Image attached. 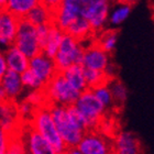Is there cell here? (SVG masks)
<instances>
[{"mask_svg":"<svg viewBox=\"0 0 154 154\" xmlns=\"http://www.w3.org/2000/svg\"><path fill=\"white\" fill-rule=\"evenodd\" d=\"M85 78L88 89H95L97 87L108 85V83L112 79V77H110L106 72L94 71L88 68H85Z\"/></svg>","mask_w":154,"mask_h":154,"instance_id":"cell-23","label":"cell"},{"mask_svg":"<svg viewBox=\"0 0 154 154\" xmlns=\"http://www.w3.org/2000/svg\"><path fill=\"white\" fill-rule=\"evenodd\" d=\"M13 46L22 52L29 60H32L33 57L41 54L42 50L38 43L36 26L31 24L26 19H20Z\"/></svg>","mask_w":154,"mask_h":154,"instance_id":"cell-6","label":"cell"},{"mask_svg":"<svg viewBox=\"0 0 154 154\" xmlns=\"http://www.w3.org/2000/svg\"><path fill=\"white\" fill-rule=\"evenodd\" d=\"M50 110L56 129L65 145L67 148H77L86 132L73 121L67 111V107L52 105Z\"/></svg>","mask_w":154,"mask_h":154,"instance_id":"cell-2","label":"cell"},{"mask_svg":"<svg viewBox=\"0 0 154 154\" xmlns=\"http://www.w3.org/2000/svg\"><path fill=\"white\" fill-rule=\"evenodd\" d=\"M132 6L129 2L119 3V5L115 6V8L110 11L109 18H108V23L111 26H113V28L119 26L128 19V17L130 16Z\"/></svg>","mask_w":154,"mask_h":154,"instance_id":"cell-22","label":"cell"},{"mask_svg":"<svg viewBox=\"0 0 154 154\" xmlns=\"http://www.w3.org/2000/svg\"><path fill=\"white\" fill-rule=\"evenodd\" d=\"M8 71V65H7L6 57H5V54L0 53V84H1V80H2L3 76Z\"/></svg>","mask_w":154,"mask_h":154,"instance_id":"cell-28","label":"cell"},{"mask_svg":"<svg viewBox=\"0 0 154 154\" xmlns=\"http://www.w3.org/2000/svg\"><path fill=\"white\" fill-rule=\"evenodd\" d=\"M8 69L22 75L30 67V60L14 46H10L5 53Z\"/></svg>","mask_w":154,"mask_h":154,"instance_id":"cell-15","label":"cell"},{"mask_svg":"<svg viewBox=\"0 0 154 154\" xmlns=\"http://www.w3.org/2000/svg\"><path fill=\"white\" fill-rule=\"evenodd\" d=\"M64 34L65 33L57 26H55L54 23H51V29H50V33H48V41L42 50V53L46 55L48 58L54 60L58 50H60Z\"/></svg>","mask_w":154,"mask_h":154,"instance_id":"cell-18","label":"cell"},{"mask_svg":"<svg viewBox=\"0 0 154 154\" xmlns=\"http://www.w3.org/2000/svg\"><path fill=\"white\" fill-rule=\"evenodd\" d=\"M65 33L69 34V35H72L73 38H76L77 41L83 43V41L91 38V35L95 32H94L90 23L86 19H84L83 17H80L75 22H73L71 26H68V29L66 30Z\"/></svg>","mask_w":154,"mask_h":154,"instance_id":"cell-20","label":"cell"},{"mask_svg":"<svg viewBox=\"0 0 154 154\" xmlns=\"http://www.w3.org/2000/svg\"><path fill=\"white\" fill-rule=\"evenodd\" d=\"M23 125L24 123H21L6 132L7 148L5 154H26V142L23 139Z\"/></svg>","mask_w":154,"mask_h":154,"instance_id":"cell-14","label":"cell"},{"mask_svg":"<svg viewBox=\"0 0 154 154\" xmlns=\"http://www.w3.org/2000/svg\"><path fill=\"white\" fill-rule=\"evenodd\" d=\"M75 107L86 120L88 131H97V128L101 125L107 109L98 100L93 90L87 89L80 94Z\"/></svg>","mask_w":154,"mask_h":154,"instance_id":"cell-4","label":"cell"},{"mask_svg":"<svg viewBox=\"0 0 154 154\" xmlns=\"http://www.w3.org/2000/svg\"><path fill=\"white\" fill-rule=\"evenodd\" d=\"M5 5H6V1H3V0H0V11L5 8Z\"/></svg>","mask_w":154,"mask_h":154,"instance_id":"cell-32","label":"cell"},{"mask_svg":"<svg viewBox=\"0 0 154 154\" xmlns=\"http://www.w3.org/2000/svg\"><path fill=\"white\" fill-rule=\"evenodd\" d=\"M45 96L50 105L71 107L74 106L80 96V93L71 86L64 75L57 72L44 88Z\"/></svg>","mask_w":154,"mask_h":154,"instance_id":"cell-3","label":"cell"},{"mask_svg":"<svg viewBox=\"0 0 154 154\" xmlns=\"http://www.w3.org/2000/svg\"><path fill=\"white\" fill-rule=\"evenodd\" d=\"M8 101H11V100L8 98L6 91L3 89V87L0 85V103H8Z\"/></svg>","mask_w":154,"mask_h":154,"instance_id":"cell-30","label":"cell"},{"mask_svg":"<svg viewBox=\"0 0 154 154\" xmlns=\"http://www.w3.org/2000/svg\"><path fill=\"white\" fill-rule=\"evenodd\" d=\"M62 74L64 75L68 83L71 84V86L80 94L88 89L86 78H85V68L83 65H73Z\"/></svg>","mask_w":154,"mask_h":154,"instance_id":"cell-19","label":"cell"},{"mask_svg":"<svg viewBox=\"0 0 154 154\" xmlns=\"http://www.w3.org/2000/svg\"><path fill=\"white\" fill-rule=\"evenodd\" d=\"M26 154H31V153H30V152L28 151V150H26Z\"/></svg>","mask_w":154,"mask_h":154,"instance_id":"cell-33","label":"cell"},{"mask_svg":"<svg viewBox=\"0 0 154 154\" xmlns=\"http://www.w3.org/2000/svg\"><path fill=\"white\" fill-rule=\"evenodd\" d=\"M77 148L83 154H113V143L98 131H88Z\"/></svg>","mask_w":154,"mask_h":154,"instance_id":"cell-8","label":"cell"},{"mask_svg":"<svg viewBox=\"0 0 154 154\" xmlns=\"http://www.w3.org/2000/svg\"><path fill=\"white\" fill-rule=\"evenodd\" d=\"M30 123L55 149V151L58 154H63L66 151L67 146L65 145L63 139L61 138L56 129L50 107L43 106L35 108Z\"/></svg>","mask_w":154,"mask_h":154,"instance_id":"cell-1","label":"cell"},{"mask_svg":"<svg viewBox=\"0 0 154 154\" xmlns=\"http://www.w3.org/2000/svg\"><path fill=\"white\" fill-rule=\"evenodd\" d=\"M23 139L26 142V150L31 154H58L30 122L23 125Z\"/></svg>","mask_w":154,"mask_h":154,"instance_id":"cell-9","label":"cell"},{"mask_svg":"<svg viewBox=\"0 0 154 154\" xmlns=\"http://www.w3.org/2000/svg\"><path fill=\"white\" fill-rule=\"evenodd\" d=\"M110 7L106 0H82V17L90 23L94 32L103 30L109 18Z\"/></svg>","mask_w":154,"mask_h":154,"instance_id":"cell-7","label":"cell"},{"mask_svg":"<svg viewBox=\"0 0 154 154\" xmlns=\"http://www.w3.org/2000/svg\"><path fill=\"white\" fill-rule=\"evenodd\" d=\"M38 2L36 0H7L5 8L18 19H24Z\"/></svg>","mask_w":154,"mask_h":154,"instance_id":"cell-21","label":"cell"},{"mask_svg":"<svg viewBox=\"0 0 154 154\" xmlns=\"http://www.w3.org/2000/svg\"><path fill=\"white\" fill-rule=\"evenodd\" d=\"M1 86L6 91L7 96L11 101H16L17 97L22 93L23 84L21 79V75L13 71L8 69L1 80Z\"/></svg>","mask_w":154,"mask_h":154,"instance_id":"cell-17","label":"cell"},{"mask_svg":"<svg viewBox=\"0 0 154 154\" xmlns=\"http://www.w3.org/2000/svg\"><path fill=\"white\" fill-rule=\"evenodd\" d=\"M85 48L82 42L65 33L60 50L54 58L57 72L63 73L73 65H83Z\"/></svg>","mask_w":154,"mask_h":154,"instance_id":"cell-5","label":"cell"},{"mask_svg":"<svg viewBox=\"0 0 154 154\" xmlns=\"http://www.w3.org/2000/svg\"><path fill=\"white\" fill-rule=\"evenodd\" d=\"M30 69L38 76V78L44 84L45 86L56 75L57 69L55 66L54 60L48 58L43 53L30 60Z\"/></svg>","mask_w":154,"mask_h":154,"instance_id":"cell-11","label":"cell"},{"mask_svg":"<svg viewBox=\"0 0 154 154\" xmlns=\"http://www.w3.org/2000/svg\"><path fill=\"white\" fill-rule=\"evenodd\" d=\"M83 66L88 69L106 72L110 66V55L94 41L85 48Z\"/></svg>","mask_w":154,"mask_h":154,"instance_id":"cell-10","label":"cell"},{"mask_svg":"<svg viewBox=\"0 0 154 154\" xmlns=\"http://www.w3.org/2000/svg\"><path fill=\"white\" fill-rule=\"evenodd\" d=\"M94 91V94L96 95V97L98 98L100 103H103L105 108H112L113 106H116L115 100H113V96L111 94V90L108 87V85H103V86L97 87L95 89H91Z\"/></svg>","mask_w":154,"mask_h":154,"instance_id":"cell-26","label":"cell"},{"mask_svg":"<svg viewBox=\"0 0 154 154\" xmlns=\"http://www.w3.org/2000/svg\"><path fill=\"white\" fill-rule=\"evenodd\" d=\"M24 19L34 26L52 23V11L50 1H38V5L28 13V16Z\"/></svg>","mask_w":154,"mask_h":154,"instance_id":"cell-16","label":"cell"},{"mask_svg":"<svg viewBox=\"0 0 154 154\" xmlns=\"http://www.w3.org/2000/svg\"><path fill=\"white\" fill-rule=\"evenodd\" d=\"M113 154H142L138 137L130 131H120L112 140Z\"/></svg>","mask_w":154,"mask_h":154,"instance_id":"cell-13","label":"cell"},{"mask_svg":"<svg viewBox=\"0 0 154 154\" xmlns=\"http://www.w3.org/2000/svg\"><path fill=\"white\" fill-rule=\"evenodd\" d=\"M117 41H118V33L115 30H108L103 32L98 40H95L97 44L108 54H110L116 48Z\"/></svg>","mask_w":154,"mask_h":154,"instance_id":"cell-25","label":"cell"},{"mask_svg":"<svg viewBox=\"0 0 154 154\" xmlns=\"http://www.w3.org/2000/svg\"><path fill=\"white\" fill-rule=\"evenodd\" d=\"M7 148V135L6 132L0 127V154H5Z\"/></svg>","mask_w":154,"mask_h":154,"instance_id":"cell-29","label":"cell"},{"mask_svg":"<svg viewBox=\"0 0 154 154\" xmlns=\"http://www.w3.org/2000/svg\"><path fill=\"white\" fill-rule=\"evenodd\" d=\"M108 87L111 90L116 106H122L128 97V90H127L125 84L117 78H112L108 83Z\"/></svg>","mask_w":154,"mask_h":154,"instance_id":"cell-24","label":"cell"},{"mask_svg":"<svg viewBox=\"0 0 154 154\" xmlns=\"http://www.w3.org/2000/svg\"><path fill=\"white\" fill-rule=\"evenodd\" d=\"M63 154H83L78 148H67Z\"/></svg>","mask_w":154,"mask_h":154,"instance_id":"cell-31","label":"cell"},{"mask_svg":"<svg viewBox=\"0 0 154 154\" xmlns=\"http://www.w3.org/2000/svg\"><path fill=\"white\" fill-rule=\"evenodd\" d=\"M20 19L10 13L6 8L0 11V43L13 46Z\"/></svg>","mask_w":154,"mask_h":154,"instance_id":"cell-12","label":"cell"},{"mask_svg":"<svg viewBox=\"0 0 154 154\" xmlns=\"http://www.w3.org/2000/svg\"><path fill=\"white\" fill-rule=\"evenodd\" d=\"M21 79H22L23 87H28V88H30V89H32V91L42 90L45 88L44 84L38 79V76H36L30 68L21 75Z\"/></svg>","mask_w":154,"mask_h":154,"instance_id":"cell-27","label":"cell"}]
</instances>
